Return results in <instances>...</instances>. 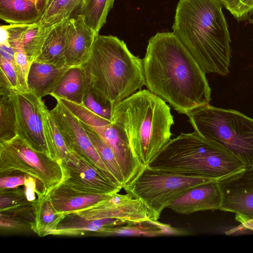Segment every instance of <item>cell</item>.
<instances>
[{"label":"cell","instance_id":"cell-1","mask_svg":"<svg viewBox=\"0 0 253 253\" xmlns=\"http://www.w3.org/2000/svg\"><path fill=\"white\" fill-rule=\"evenodd\" d=\"M142 60L147 89L178 113L209 104L206 73L173 32L150 38Z\"/></svg>","mask_w":253,"mask_h":253},{"label":"cell","instance_id":"cell-2","mask_svg":"<svg viewBox=\"0 0 253 253\" xmlns=\"http://www.w3.org/2000/svg\"><path fill=\"white\" fill-rule=\"evenodd\" d=\"M223 6L219 0H179L172 29L205 73L225 76L232 49Z\"/></svg>","mask_w":253,"mask_h":253},{"label":"cell","instance_id":"cell-3","mask_svg":"<svg viewBox=\"0 0 253 253\" xmlns=\"http://www.w3.org/2000/svg\"><path fill=\"white\" fill-rule=\"evenodd\" d=\"M85 90L114 106L146 85L143 60L117 37H96L86 62L81 66Z\"/></svg>","mask_w":253,"mask_h":253},{"label":"cell","instance_id":"cell-4","mask_svg":"<svg viewBox=\"0 0 253 253\" xmlns=\"http://www.w3.org/2000/svg\"><path fill=\"white\" fill-rule=\"evenodd\" d=\"M111 121L144 166L169 141L174 124L169 106L148 89L139 90L114 105Z\"/></svg>","mask_w":253,"mask_h":253},{"label":"cell","instance_id":"cell-5","mask_svg":"<svg viewBox=\"0 0 253 253\" xmlns=\"http://www.w3.org/2000/svg\"><path fill=\"white\" fill-rule=\"evenodd\" d=\"M147 166L186 175L217 180L246 166L232 153L195 131L170 139Z\"/></svg>","mask_w":253,"mask_h":253},{"label":"cell","instance_id":"cell-6","mask_svg":"<svg viewBox=\"0 0 253 253\" xmlns=\"http://www.w3.org/2000/svg\"><path fill=\"white\" fill-rule=\"evenodd\" d=\"M194 131L253 166V119L232 109L208 104L186 114Z\"/></svg>","mask_w":253,"mask_h":253},{"label":"cell","instance_id":"cell-7","mask_svg":"<svg viewBox=\"0 0 253 253\" xmlns=\"http://www.w3.org/2000/svg\"><path fill=\"white\" fill-rule=\"evenodd\" d=\"M21 174L38 180L39 198L46 197L64 179L60 162L46 153L34 150L17 135L0 142V176Z\"/></svg>","mask_w":253,"mask_h":253},{"label":"cell","instance_id":"cell-8","mask_svg":"<svg viewBox=\"0 0 253 253\" xmlns=\"http://www.w3.org/2000/svg\"><path fill=\"white\" fill-rule=\"evenodd\" d=\"M216 180L183 175L145 166L123 187L160 217L163 210L190 188Z\"/></svg>","mask_w":253,"mask_h":253},{"label":"cell","instance_id":"cell-9","mask_svg":"<svg viewBox=\"0 0 253 253\" xmlns=\"http://www.w3.org/2000/svg\"><path fill=\"white\" fill-rule=\"evenodd\" d=\"M76 115L111 149L121 169L125 185L129 182L144 166L133 154L124 134L111 121L101 117L84 106L77 110Z\"/></svg>","mask_w":253,"mask_h":253},{"label":"cell","instance_id":"cell-10","mask_svg":"<svg viewBox=\"0 0 253 253\" xmlns=\"http://www.w3.org/2000/svg\"><path fill=\"white\" fill-rule=\"evenodd\" d=\"M11 98L15 109L17 135L34 150L49 155L43 123V112L47 107L42 98L28 89L13 91Z\"/></svg>","mask_w":253,"mask_h":253},{"label":"cell","instance_id":"cell-11","mask_svg":"<svg viewBox=\"0 0 253 253\" xmlns=\"http://www.w3.org/2000/svg\"><path fill=\"white\" fill-rule=\"evenodd\" d=\"M221 194L219 210L235 214L243 225L253 221V166L217 180Z\"/></svg>","mask_w":253,"mask_h":253},{"label":"cell","instance_id":"cell-12","mask_svg":"<svg viewBox=\"0 0 253 253\" xmlns=\"http://www.w3.org/2000/svg\"><path fill=\"white\" fill-rule=\"evenodd\" d=\"M62 183L78 191L96 194H111L122 189L114 183L85 157L71 151L61 162Z\"/></svg>","mask_w":253,"mask_h":253},{"label":"cell","instance_id":"cell-13","mask_svg":"<svg viewBox=\"0 0 253 253\" xmlns=\"http://www.w3.org/2000/svg\"><path fill=\"white\" fill-rule=\"evenodd\" d=\"M74 212L87 219L115 218L126 223L159 218L141 201L128 194L118 193L109 194L100 201Z\"/></svg>","mask_w":253,"mask_h":253},{"label":"cell","instance_id":"cell-14","mask_svg":"<svg viewBox=\"0 0 253 253\" xmlns=\"http://www.w3.org/2000/svg\"><path fill=\"white\" fill-rule=\"evenodd\" d=\"M56 101V106L50 112L70 151L85 157L97 166L114 183L122 188L101 159L82 123L63 103Z\"/></svg>","mask_w":253,"mask_h":253},{"label":"cell","instance_id":"cell-15","mask_svg":"<svg viewBox=\"0 0 253 253\" xmlns=\"http://www.w3.org/2000/svg\"><path fill=\"white\" fill-rule=\"evenodd\" d=\"M98 35L85 24L81 15L69 18L64 51L65 65L81 67L88 58Z\"/></svg>","mask_w":253,"mask_h":253},{"label":"cell","instance_id":"cell-16","mask_svg":"<svg viewBox=\"0 0 253 253\" xmlns=\"http://www.w3.org/2000/svg\"><path fill=\"white\" fill-rule=\"evenodd\" d=\"M221 194L217 180L194 186L172 202L168 208L182 214L219 210Z\"/></svg>","mask_w":253,"mask_h":253},{"label":"cell","instance_id":"cell-17","mask_svg":"<svg viewBox=\"0 0 253 253\" xmlns=\"http://www.w3.org/2000/svg\"><path fill=\"white\" fill-rule=\"evenodd\" d=\"M69 19L40 29V52L35 61L59 67L66 66L64 51Z\"/></svg>","mask_w":253,"mask_h":253},{"label":"cell","instance_id":"cell-18","mask_svg":"<svg viewBox=\"0 0 253 253\" xmlns=\"http://www.w3.org/2000/svg\"><path fill=\"white\" fill-rule=\"evenodd\" d=\"M109 195L81 192L62 182L45 197L57 212L66 215L90 206Z\"/></svg>","mask_w":253,"mask_h":253},{"label":"cell","instance_id":"cell-19","mask_svg":"<svg viewBox=\"0 0 253 253\" xmlns=\"http://www.w3.org/2000/svg\"><path fill=\"white\" fill-rule=\"evenodd\" d=\"M126 224L115 218L87 219L73 212L64 215L49 235L79 236L97 235L101 231Z\"/></svg>","mask_w":253,"mask_h":253},{"label":"cell","instance_id":"cell-20","mask_svg":"<svg viewBox=\"0 0 253 253\" xmlns=\"http://www.w3.org/2000/svg\"><path fill=\"white\" fill-rule=\"evenodd\" d=\"M70 68L34 61L28 74V89L41 98L51 95Z\"/></svg>","mask_w":253,"mask_h":253},{"label":"cell","instance_id":"cell-21","mask_svg":"<svg viewBox=\"0 0 253 253\" xmlns=\"http://www.w3.org/2000/svg\"><path fill=\"white\" fill-rule=\"evenodd\" d=\"M185 231L173 228L157 220H148L140 223H128L125 225L104 230L97 236H136L155 237L164 235H187Z\"/></svg>","mask_w":253,"mask_h":253},{"label":"cell","instance_id":"cell-22","mask_svg":"<svg viewBox=\"0 0 253 253\" xmlns=\"http://www.w3.org/2000/svg\"><path fill=\"white\" fill-rule=\"evenodd\" d=\"M41 15L37 0H0V18L10 25L35 23Z\"/></svg>","mask_w":253,"mask_h":253},{"label":"cell","instance_id":"cell-23","mask_svg":"<svg viewBox=\"0 0 253 253\" xmlns=\"http://www.w3.org/2000/svg\"><path fill=\"white\" fill-rule=\"evenodd\" d=\"M84 0H43L41 15L36 23L40 29L80 15Z\"/></svg>","mask_w":253,"mask_h":253},{"label":"cell","instance_id":"cell-24","mask_svg":"<svg viewBox=\"0 0 253 253\" xmlns=\"http://www.w3.org/2000/svg\"><path fill=\"white\" fill-rule=\"evenodd\" d=\"M64 215L56 211L47 197L42 200L37 199L31 229L40 237L49 235L56 229Z\"/></svg>","mask_w":253,"mask_h":253},{"label":"cell","instance_id":"cell-25","mask_svg":"<svg viewBox=\"0 0 253 253\" xmlns=\"http://www.w3.org/2000/svg\"><path fill=\"white\" fill-rule=\"evenodd\" d=\"M85 85L81 67L70 68L51 95L78 103H83Z\"/></svg>","mask_w":253,"mask_h":253},{"label":"cell","instance_id":"cell-26","mask_svg":"<svg viewBox=\"0 0 253 253\" xmlns=\"http://www.w3.org/2000/svg\"><path fill=\"white\" fill-rule=\"evenodd\" d=\"M43 131L49 156L58 162L71 151L57 127L50 111L46 108L43 114Z\"/></svg>","mask_w":253,"mask_h":253},{"label":"cell","instance_id":"cell-27","mask_svg":"<svg viewBox=\"0 0 253 253\" xmlns=\"http://www.w3.org/2000/svg\"><path fill=\"white\" fill-rule=\"evenodd\" d=\"M115 0H84L80 15L85 24L97 34L106 22Z\"/></svg>","mask_w":253,"mask_h":253},{"label":"cell","instance_id":"cell-28","mask_svg":"<svg viewBox=\"0 0 253 253\" xmlns=\"http://www.w3.org/2000/svg\"><path fill=\"white\" fill-rule=\"evenodd\" d=\"M83 125L101 159L123 188L125 185L124 177L113 151L92 129L84 124Z\"/></svg>","mask_w":253,"mask_h":253},{"label":"cell","instance_id":"cell-29","mask_svg":"<svg viewBox=\"0 0 253 253\" xmlns=\"http://www.w3.org/2000/svg\"><path fill=\"white\" fill-rule=\"evenodd\" d=\"M17 135L16 116L11 94L0 95V142L9 140Z\"/></svg>","mask_w":253,"mask_h":253},{"label":"cell","instance_id":"cell-30","mask_svg":"<svg viewBox=\"0 0 253 253\" xmlns=\"http://www.w3.org/2000/svg\"><path fill=\"white\" fill-rule=\"evenodd\" d=\"M0 211L35 204L28 201L25 191L17 187L0 189Z\"/></svg>","mask_w":253,"mask_h":253},{"label":"cell","instance_id":"cell-31","mask_svg":"<svg viewBox=\"0 0 253 253\" xmlns=\"http://www.w3.org/2000/svg\"><path fill=\"white\" fill-rule=\"evenodd\" d=\"M0 88L19 90L17 72L14 63L0 57Z\"/></svg>","mask_w":253,"mask_h":253},{"label":"cell","instance_id":"cell-32","mask_svg":"<svg viewBox=\"0 0 253 253\" xmlns=\"http://www.w3.org/2000/svg\"><path fill=\"white\" fill-rule=\"evenodd\" d=\"M238 22L248 20L253 14V0H219Z\"/></svg>","mask_w":253,"mask_h":253},{"label":"cell","instance_id":"cell-33","mask_svg":"<svg viewBox=\"0 0 253 253\" xmlns=\"http://www.w3.org/2000/svg\"><path fill=\"white\" fill-rule=\"evenodd\" d=\"M83 104L93 113L102 118L111 121L113 106L100 101L90 91H85Z\"/></svg>","mask_w":253,"mask_h":253},{"label":"cell","instance_id":"cell-34","mask_svg":"<svg viewBox=\"0 0 253 253\" xmlns=\"http://www.w3.org/2000/svg\"><path fill=\"white\" fill-rule=\"evenodd\" d=\"M26 175L21 174L0 176V189L13 188L24 185Z\"/></svg>","mask_w":253,"mask_h":253},{"label":"cell","instance_id":"cell-35","mask_svg":"<svg viewBox=\"0 0 253 253\" xmlns=\"http://www.w3.org/2000/svg\"><path fill=\"white\" fill-rule=\"evenodd\" d=\"M37 184L38 182L36 178L29 175H26L24 185V191L27 199L32 203H36L37 201V198L36 197L38 192Z\"/></svg>","mask_w":253,"mask_h":253},{"label":"cell","instance_id":"cell-36","mask_svg":"<svg viewBox=\"0 0 253 253\" xmlns=\"http://www.w3.org/2000/svg\"><path fill=\"white\" fill-rule=\"evenodd\" d=\"M14 50L9 44H0V58L14 63Z\"/></svg>","mask_w":253,"mask_h":253},{"label":"cell","instance_id":"cell-37","mask_svg":"<svg viewBox=\"0 0 253 253\" xmlns=\"http://www.w3.org/2000/svg\"><path fill=\"white\" fill-rule=\"evenodd\" d=\"M0 44H9L8 42L9 34L7 29L6 25H2L0 27Z\"/></svg>","mask_w":253,"mask_h":253},{"label":"cell","instance_id":"cell-38","mask_svg":"<svg viewBox=\"0 0 253 253\" xmlns=\"http://www.w3.org/2000/svg\"><path fill=\"white\" fill-rule=\"evenodd\" d=\"M241 226L243 228L253 231V221L241 225Z\"/></svg>","mask_w":253,"mask_h":253},{"label":"cell","instance_id":"cell-39","mask_svg":"<svg viewBox=\"0 0 253 253\" xmlns=\"http://www.w3.org/2000/svg\"><path fill=\"white\" fill-rule=\"evenodd\" d=\"M248 21H249V22L250 24H252V25H253V17H252V18H251V17L249 18V19H248Z\"/></svg>","mask_w":253,"mask_h":253},{"label":"cell","instance_id":"cell-40","mask_svg":"<svg viewBox=\"0 0 253 253\" xmlns=\"http://www.w3.org/2000/svg\"><path fill=\"white\" fill-rule=\"evenodd\" d=\"M38 2H39V4L40 5V6L41 7V4H42V0H37Z\"/></svg>","mask_w":253,"mask_h":253}]
</instances>
